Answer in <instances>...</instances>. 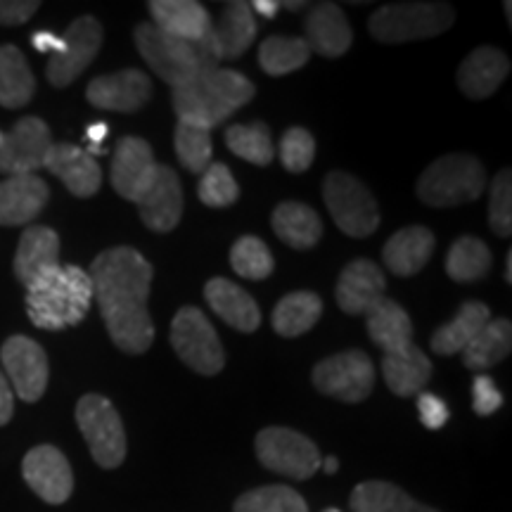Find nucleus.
<instances>
[{
	"mask_svg": "<svg viewBox=\"0 0 512 512\" xmlns=\"http://www.w3.org/2000/svg\"><path fill=\"white\" fill-rule=\"evenodd\" d=\"M88 275L112 342L124 354H145L155 342V323L147 311L155 275L150 261L133 247H112L95 256Z\"/></svg>",
	"mask_w": 512,
	"mask_h": 512,
	"instance_id": "1",
	"label": "nucleus"
},
{
	"mask_svg": "<svg viewBox=\"0 0 512 512\" xmlns=\"http://www.w3.org/2000/svg\"><path fill=\"white\" fill-rule=\"evenodd\" d=\"M254 93V83L247 76L233 69L214 67L171 88V100L178 121L211 131L245 107Z\"/></svg>",
	"mask_w": 512,
	"mask_h": 512,
	"instance_id": "2",
	"label": "nucleus"
},
{
	"mask_svg": "<svg viewBox=\"0 0 512 512\" xmlns=\"http://www.w3.org/2000/svg\"><path fill=\"white\" fill-rule=\"evenodd\" d=\"M93 304V283L79 266H57L27 287V313L41 330L79 325Z\"/></svg>",
	"mask_w": 512,
	"mask_h": 512,
	"instance_id": "3",
	"label": "nucleus"
},
{
	"mask_svg": "<svg viewBox=\"0 0 512 512\" xmlns=\"http://www.w3.org/2000/svg\"><path fill=\"white\" fill-rule=\"evenodd\" d=\"M133 38H136L140 57L171 88L181 86L204 69L219 67L221 62L211 31L200 41H183V38L166 34L152 22H143L133 31Z\"/></svg>",
	"mask_w": 512,
	"mask_h": 512,
	"instance_id": "4",
	"label": "nucleus"
},
{
	"mask_svg": "<svg viewBox=\"0 0 512 512\" xmlns=\"http://www.w3.org/2000/svg\"><path fill=\"white\" fill-rule=\"evenodd\" d=\"M486 185L484 166L477 157L446 155L422 171L418 197L427 207H458L482 197Z\"/></svg>",
	"mask_w": 512,
	"mask_h": 512,
	"instance_id": "5",
	"label": "nucleus"
},
{
	"mask_svg": "<svg viewBox=\"0 0 512 512\" xmlns=\"http://www.w3.org/2000/svg\"><path fill=\"white\" fill-rule=\"evenodd\" d=\"M456 22V10L446 3H392L370 15L368 29L380 43H408L444 34Z\"/></svg>",
	"mask_w": 512,
	"mask_h": 512,
	"instance_id": "6",
	"label": "nucleus"
},
{
	"mask_svg": "<svg viewBox=\"0 0 512 512\" xmlns=\"http://www.w3.org/2000/svg\"><path fill=\"white\" fill-rule=\"evenodd\" d=\"M76 425L86 439L95 463L114 470L126 458V432L117 408L100 394H86L76 403Z\"/></svg>",
	"mask_w": 512,
	"mask_h": 512,
	"instance_id": "7",
	"label": "nucleus"
},
{
	"mask_svg": "<svg viewBox=\"0 0 512 512\" xmlns=\"http://www.w3.org/2000/svg\"><path fill=\"white\" fill-rule=\"evenodd\" d=\"M323 200L337 228L349 238H368L380 228V209L375 197L356 176L332 171L323 183Z\"/></svg>",
	"mask_w": 512,
	"mask_h": 512,
	"instance_id": "8",
	"label": "nucleus"
},
{
	"mask_svg": "<svg viewBox=\"0 0 512 512\" xmlns=\"http://www.w3.org/2000/svg\"><path fill=\"white\" fill-rule=\"evenodd\" d=\"M171 347L190 370L200 375H219L226 366L223 344L214 325L195 306H183L171 323Z\"/></svg>",
	"mask_w": 512,
	"mask_h": 512,
	"instance_id": "9",
	"label": "nucleus"
},
{
	"mask_svg": "<svg viewBox=\"0 0 512 512\" xmlns=\"http://www.w3.org/2000/svg\"><path fill=\"white\" fill-rule=\"evenodd\" d=\"M254 451L266 470L297 479H311L320 467L318 446L290 427H264L254 439Z\"/></svg>",
	"mask_w": 512,
	"mask_h": 512,
	"instance_id": "10",
	"label": "nucleus"
},
{
	"mask_svg": "<svg viewBox=\"0 0 512 512\" xmlns=\"http://www.w3.org/2000/svg\"><path fill=\"white\" fill-rule=\"evenodd\" d=\"M311 380L320 394L344 403H358L368 399L370 392H373L375 366L366 351L349 349L342 351V354L323 358L313 368Z\"/></svg>",
	"mask_w": 512,
	"mask_h": 512,
	"instance_id": "11",
	"label": "nucleus"
},
{
	"mask_svg": "<svg viewBox=\"0 0 512 512\" xmlns=\"http://www.w3.org/2000/svg\"><path fill=\"white\" fill-rule=\"evenodd\" d=\"M102 46V27L91 15L74 19L72 27L62 36V50L50 55L46 76L55 88H67L91 67Z\"/></svg>",
	"mask_w": 512,
	"mask_h": 512,
	"instance_id": "12",
	"label": "nucleus"
},
{
	"mask_svg": "<svg viewBox=\"0 0 512 512\" xmlns=\"http://www.w3.org/2000/svg\"><path fill=\"white\" fill-rule=\"evenodd\" d=\"M0 361H3L5 375L12 384V392L19 399L34 403L46 394L48 387V356L38 342L24 335H12L5 339L0 349Z\"/></svg>",
	"mask_w": 512,
	"mask_h": 512,
	"instance_id": "13",
	"label": "nucleus"
},
{
	"mask_svg": "<svg viewBox=\"0 0 512 512\" xmlns=\"http://www.w3.org/2000/svg\"><path fill=\"white\" fill-rule=\"evenodd\" d=\"M50 145H53V136L46 121L38 117L19 119L0 143V174H36L38 169H43Z\"/></svg>",
	"mask_w": 512,
	"mask_h": 512,
	"instance_id": "14",
	"label": "nucleus"
},
{
	"mask_svg": "<svg viewBox=\"0 0 512 512\" xmlns=\"http://www.w3.org/2000/svg\"><path fill=\"white\" fill-rule=\"evenodd\" d=\"M22 477L38 498L50 505L69 501L74 491V472L60 448L41 444L34 446L22 460Z\"/></svg>",
	"mask_w": 512,
	"mask_h": 512,
	"instance_id": "15",
	"label": "nucleus"
},
{
	"mask_svg": "<svg viewBox=\"0 0 512 512\" xmlns=\"http://www.w3.org/2000/svg\"><path fill=\"white\" fill-rule=\"evenodd\" d=\"M157 162L152 155L150 143L143 138L126 136L117 143L112 157V185L128 202H136L150 188L152 178L157 174Z\"/></svg>",
	"mask_w": 512,
	"mask_h": 512,
	"instance_id": "16",
	"label": "nucleus"
},
{
	"mask_svg": "<svg viewBox=\"0 0 512 512\" xmlns=\"http://www.w3.org/2000/svg\"><path fill=\"white\" fill-rule=\"evenodd\" d=\"M150 98L152 81L140 69H124L117 74L98 76L86 88V100L98 110L107 112H138Z\"/></svg>",
	"mask_w": 512,
	"mask_h": 512,
	"instance_id": "17",
	"label": "nucleus"
},
{
	"mask_svg": "<svg viewBox=\"0 0 512 512\" xmlns=\"http://www.w3.org/2000/svg\"><path fill=\"white\" fill-rule=\"evenodd\" d=\"M140 219L152 233H171L183 216V188L171 166L159 164L150 188L138 200Z\"/></svg>",
	"mask_w": 512,
	"mask_h": 512,
	"instance_id": "18",
	"label": "nucleus"
},
{
	"mask_svg": "<svg viewBox=\"0 0 512 512\" xmlns=\"http://www.w3.org/2000/svg\"><path fill=\"white\" fill-rule=\"evenodd\" d=\"M387 283L380 266L368 259H356L344 268L337 280L335 299L339 309L349 316H366V313L384 299Z\"/></svg>",
	"mask_w": 512,
	"mask_h": 512,
	"instance_id": "19",
	"label": "nucleus"
},
{
	"mask_svg": "<svg viewBox=\"0 0 512 512\" xmlns=\"http://www.w3.org/2000/svg\"><path fill=\"white\" fill-rule=\"evenodd\" d=\"M43 166L50 174L60 178L64 188L72 192L74 197H81V200L93 197L102 185L100 164L83 147H76L72 143L50 145Z\"/></svg>",
	"mask_w": 512,
	"mask_h": 512,
	"instance_id": "20",
	"label": "nucleus"
},
{
	"mask_svg": "<svg viewBox=\"0 0 512 512\" xmlns=\"http://www.w3.org/2000/svg\"><path fill=\"white\" fill-rule=\"evenodd\" d=\"M50 190L41 176H8L0 181V226H27L48 204Z\"/></svg>",
	"mask_w": 512,
	"mask_h": 512,
	"instance_id": "21",
	"label": "nucleus"
},
{
	"mask_svg": "<svg viewBox=\"0 0 512 512\" xmlns=\"http://www.w3.org/2000/svg\"><path fill=\"white\" fill-rule=\"evenodd\" d=\"M304 41L311 53L323 57H342L351 48L354 31H351L347 15L335 3H318L304 22Z\"/></svg>",
	"mask_w": 512,
	"mask_h": 512,
	"instance_id": "22",
	"label": "nucleus"
},
{
	"mask_svg": "<svg viewBox=\"0 0 512 512\" xmlns=\"http://www.w3.org/2000/svg\"><path fill=\"white\" fill-rule=\"evenodd\" d=\"M508 72V55L494 46H482L472 50L458 67V86L467 98L484 100L498 91Z\"/></svg>",
	"mask_w": 512,
	"mask_h": 512,
	"instance_id": "23",
	"label": "nucleus"
},
{
	"mask_svg": "<svg viewBox=\"0 0 512 512\" xmlns=\"http://www.w3.org/2000/svg\"><path fill=\"white\" fill-rule=\"evenodd\" d=\"M60 266V238L48 226H29L22 233L15 254V275L24 287Z\"/></svg>",
	"mask_w": 512,
	"mask_h": 512,
	"instance_id": "24",
	"label": "nucleus"
},
{
	"mask_svg": "<svg viewBox=\"0 0 512 512\" xmlns=\"http://www.w3.org/2000/svg\"><path fill=\"white\" fill-rule=\"evenodd\" d=\"M204 297L211 311L219 316L223 323L240 332H254L261 325L259 304L254 302L252 294L242 290L228 278H211L204 287Z\"/></svg>",
	"mask_w": 512,
	"mask_h": 512,
	"instance_id": "25",
	"label": "nucleus"
},
{
	"mask_svg": "<svg viewBox=\"0 0 512 512\" xmlns=\"http://www.w3.org/2000/svg\"><path fill=\"white\" fill-rule=\"evenodd\" d=\"M434 252V233L425 226L401 228L387 240L382 249V259L389 271L399 278H411L418 275Z\"/></svg>",
	"mask_w": 512,
	"mask_h": 512,
	"instance_id": "26",
	"label": "nucleus"
},
{
	"mask_svg": "<svg viewBox=\"0 0 512 512\" xmlns=\"http://www.w3.org/2000/svg\"><path fill=\"white\" fill-rule=\"evenodd\" d=\"M147 8L155 27L183 41H200L214 27L209 10L195 0H152Z\"/></svg>",
	"mask_w": 512,
	"mask_h": 512,
	"instance_id": "27",
	"label": "nucleus"
},
{
	"mask_svg": "<svg viewBox=\"0 0 512 512\" xmlns=\"http://www.w3.org/2000/svg\"><path fill=\"white\" fill-rule=\"evenodd\" d=\"M382 375L396 396H415L422 394V389L430 382L432 361L425 351L411 344V347L394 351V354H384Z\"/></svg>",
	"mask_w": 512,
	"mask_h": 512,
	"instance_id": "28",
	"label": "nucleus"
},
{
	"mask_svg": "<svg viewBox=\"0 0 512 512\" xmlns=\"http://www.w3.org/2000/svg\"><path fill=\"white\" fill-rule=\"evenodd\" d=\"M256 31L259 29H256V19L249 3H242V0L226 3L219 24L211 27V36H214L221 60H238L245 55L252 48Z\"/></svg>",
	"mask_w": 512,
	"mask_h": 512,
	"instance_id": "29",
	"label": "nucleus"
},
{
	"mask_svg": "<svg viewBox=\"0 0 512 512\" xmlns=\"http://www.w3.org/2000/svg\"><path fill=\"white\" fill-rule=\"evenodd\" d=\"M491 320V311L484 302H465L451 323L441 325L432 335V351L439 356L463 354L467 344L482 332Z\"/></svg>",
	"mask_w": 512,
	"mask_h": 512,
	"instance_id": "30",
	"label": "nucleus"
},
{
	"mask_svg": "<svg viewBox=\"0 0 512 512\" xmlns=\"http://www.w3.org/2000/svg\"><path fill=\"white\" fill-rule=\"evenodd\" d=\"M366 328L368 335L384 354H394L413 344V323L406 309L396 304L394 299L384 297L380 304L373 306L368 313Z\"/></svg>",
	"mask_w": 512,
	"mask_h": 512,
	"instance_id": "31",
	"label": "nucleus"
},
{
	"mask_svg": "<svg viewBox=\"0 0 512 512\" xmlns=\"http://www.w3.org/2000/svg\"><path fill=\"white\" fill-rule=\"evenodd\" d=\"M273 230L292 249H311L323 238V221L304 202H283L273 211Z\"/></svg>",
	"mask_w": 512,
	"mask_h": 512,
	"instance_id": "32",
	"label": "nucleus"
},
{
	"mask_svg": "<svg viewBox=\"0 0 512 512\" xmlns=\"http://www.w3.org/2000/svg\"><path fill=\"white\" fill-rule=\"evenodd\" d=\"M36 93V79L27 57L15 46H0V105L19 110Z\"/></svg>",
	"mask_w": 512,
	"mask_h": 512,
	"instance_id": "33",
	"label": "nucleus"
},
{
	"mask_svg": "<svg viewBox=\"0 0 512 512\" xmlns=\"http://www.w3.org/2000/svg\"><path fill=\"white\" fill-rule=\"evenodd\" d=\"M349 505L354 512H439L392 482H361L351 491Z\"/></svg>",
	"mask_w": 512,
	"mask_h": 512,
	"instance_id": "34",
	"label": "nucleus"
},
{
	"mask_svg": "<svg viewBox=\"0 0 512 512\" xmlns=\"http://www.w3.org/2000/svg\"><path fill=\"white\" fill-rule=\"evenodd\" d=\"M323 313V299L313 292H292L280 299L273 309V330L280 337H302L318 323Z\"/></svg>",
	"mask_w": 512,
	"mask_h": 512,
	"instance_id": "35",
	"label": "nucleus"
},
{
	"mask_svg": "<svg viewBox=\"0 0 512 512\" xmlns=\"http://www.w3.org/2000/svg\"><path fill=\"white\" fill-rule=\"evenodd\" d=\"M512 349V325L510 320L496 318L467 344L463 351V366L470 370H489L498 366Z\"/></svg>",
	"mask_w": 512,
	"mask_h": 512,
	"instance_id": "36",
	"label": "nucleus"
},
{
	"mask_svg": "<svg viewBox=\"0 0 512 512\" xmlns=\"http://www.w3.org/2000/svg\"><path fill=\"white\" fill-rule=\"evenodd\" d=\"M491 264H494L491 249L475 235H463L448 249L446 273L456 283H477L489 275Z\"/></svg>",
	"mask_w": 512,
	"mask_h": 512,
	"instance_id": "37",
	"label": "nucleus"
},
{
	"mask_svg": "<svg viewBox=\"0 0 512 512\" xmlns=\"http://www.w3.org/2000/svg\"><path fill=\"white\" fill-rule=\"evenodd\" d=\"M311 50L299 36H268L259 48V64L268 76H285L309 62Z\"/></svg>",
	"mask_w": 512,
	"mask_h": 512,
	"instance_id": "38",
	"label": "nucleus"
},
{
	"mask_svg": "<svg viewBox=\"0 0 512 512\" xmlns=\"http://www.w3.org/2000/svg\"><path fill=\"white\" fill-rule=\"evenodd\" d=\"M226 145L235 157L245 159L249 164L268 166L273 162L271 128L264 121L230 126L226 131Z\"/></svg>",
	"mask_w": 512,
	"mask_h": 512,
	"instance_id": "39",
	"label": "nucleus"
},
{
	"mask_svg": "<svg viewBox=\"0 0 512 512\" xmlns=\"http://www.w3.org/2000/svg\"><path fill=\"white\" fill-rule=\"evenodd\" d=\"M233 512H309V505L292 486L268 484L242 494Z\"/></svg>",
	"mask_w": 512,
	"mask_h": 512,
	"instance_id": "40",
	"label": "nucleus"
},
{
	"mask_svg": "<svg viewBox=\"0 0 512 512\" xmlns=\"http://www.w3.org/2000/svg\"><path fill=\"white\" fill-rule=\"evenodd\" d=\"M176 155L181 159V164L190 174L202 176L211 164V131L195 124H183L178 121L176 133Z\"/></svg>",
	"mask_w": 512,
	"mask_h": 512,
	"instance_id": "41",
	"label": "nucleus"
},
{
	"mask_svg": "<svg viewBox=\"0 0 512 512\" xmlns=\"http://www.w3.org/2000/svg\"><path fill=\"white\" fill-rule=\"evenodd\" d=\"M230 266L247 280H266L273 273V254L256 235H245L230 249Z\"/></svg>",
	"mask_w": 512,
	"mask_h": 512,
	"instance_id": "42",
	"label": "nucleus"
},
{
	"mask_svg": "<svg viewBox=\"0 0 512 512\" xmlns=\"http://www.w3.org/2000/svg\"><path fill=\"white\" fill-rule=\"evenodd\" d=\"M197 195H200V200L207 204V207L223 209V207H230V204L238 202L240 185H238V181H235L233 171H230L226 164L211 162L207 166V171L202 174Z\"/></svg>",
	"mask_w": 512,
	"mask_h": 512,
	"instance_id": "43",
	"label": "nucleus"
},
{
	"mask_svg": "<svg viewBox=\"0 0 512 512\" xmlns=\"http://www.w3.org/2000/svg\"><path fill=\"white\" fill-rule=\"evenodd\" d=\"M316 159V140L306 128H287L280 140V162L290 174H304Z\"/></svg>",
	"mask_w": 512,
	"mask_h": 512,
	"instance_id": "44",
	"label": "nucleus"
},
{
	"mask_svg": "<svg viewBox=\"0 0 512 512\" xmlns=\"http://www.w3.org/2000/svg\"><path fill=\"white\" fill-rule=\"evenodd\" d=\"M489 226L498 238H510L512 233V174L503 169L491 185Z\"/></svg>",
	"mask_w": 512,
	"mask_h": 512,
	"instance_id": "45",
	"label": "nucleus"
},
{
	"mask_svg": "<svg viewBox=\"0 0 512 512\" xmlns=\"http://www.w3.org/2000/svg\"><path fill=\"white\" fill-rule=\"evenodd\" d=\"M503 406V394L498 392L496 382L489 375L479 373L472 382V408L479 418L494 415Z\"/></svg>",
	"mask_w": 512,
	"mask_h": 512,
	"instance_id": "46",
	"label": "nucleus"
},
{
	"mask_svg": "<svg viewBox=\"0 0 512 512\" xmlns=\"http://www.w3.org/2000/svg\"><path fill=\"white\" fill-rule=\"evenodd\" d=\"M418 413H420V422L427 427V430H441V427L448 422V418H451L446 401L430 392L418 394Z\"/></svg>",
	"mask_w": 512,
	"mask_h": 512,
	"instance_id": "47",
	"label": "nucleus"
},
{
	"mask_svg": "<svg viewBox=\"0 0 512 512\" xmlns=\"http://www.w3.org/2000/svg\"><path fill=\"white\" fill-rule=\"evenodd\" d=\"M38 8H41L38 0H0V24L17 27V24L29 22Z\"/></svg>",
	"mask_w": 512,
	"mask_h": 512,
	"instance_id": "48",
	"label": "nucleus"
},
{
	"mask_svg": "<svg viewBox=\"0 0 512 512\" xmlns=\"http://www.w3.org/2000/svg\"><path fill=\"white\" fill-rule=\"evenodd\" d=\"M12 413H15V396H12L8 377L0 370V427L8 425L12 420Z\"/></svg>",
	"mask_w": 512,
	"mask_h": 512,
	"instance_id": "49",
	"label": "nucleus"
},
{
	"mask_svg": "<svg viewBox=\"0 0 512 512\" xmlns=\"http://www.w3.org/2000/svg\"><path fill=\"white\" fill-rule=\"evenodd\" d=\"M31 43H34L38 53L57 55L62 50V36H55L53 31H38V34L31 36Z\"/></svg>",
	"mask_w": 512,
	"mask_h": 512,
	"instance_id": "50",
	"label": "nucleus"
},
{
	"mask_svg": "<svg viewBox=\"0 0 512 512\" xmlns=\"http://www.w3.org/2000/svg\"><path fill=\"white\" fill-rule=\"evenodd\" d=\"M249 8H252V12H256V15H261L266 19H275V15H278V10H280V3L278 0H254Z\"/></svg>",
	"mask_w": 512,
	"mask_h": 512,
	"instance_id": "51",
	"label": "nucleus"
},
{
	"mask_svg": "<svg viewBox=\"0 0 512 512\" xmlns=\"http://www.w3.org/2000/svg\"><path fill=\"white\" fill-rule=\"evenodd\" d=\"M107 136H110V126H107L105 121H95V124L88 126L86 131V138L91 145H100Z\"/></svg>",
	"mask_w": 512,
	"mask_h": 512,
	"instance_id": "52",
	"label": "nucleus"
},
{
	"mask_svg": "<svg viewBox=\"0 0 512 512\" xmlns=\"http://www.w3.org/2000/svg\"><path fill=\"white\" fill-rule=\"evenodd\" d=\"M323 467H325V472H328V475H335V472L339 470V460L330 456L328 460H325V465H323Z\"/></svg>",
	"mask_w": 512,
	"mask_h": 512,
	"instance_id": "53",
	"label": "nucleus"
},
{
	"mask_svg": "<svg viewBox=\"0 0 512 512\" xmlns=\"http://www.w3.org/2000/svg\"><path fill=\"white\" fill-rule=\"evenodd\" d=\"M285 8L292 10V12H297V10L306 8V3H304V0H290V3H285Z\"/></svg>",
	"mask_w": 512,
	"mask_h": 512,
	"instance_id": "54",
	"label": "nucleus"
},
{
	"mask_svg": "<svg viewBox=\"0 0 512 512\" xmlns=\"http://www.w3.org/2000/svg\"><path fill=\"white\" fill-rule=\"evenodd\" d=\"M505 280L512 283V252L508 254V264H505Z\"/></svg>",
	"mask_w": 512,
	"mask_h": 512,
	"instance_id": "55",
	"label": "nucleus"
},
{
	"mask_svg": "<svg viewBox=\"0 0 512 512\" xmlns=\"http://www.w3.org/2000/svg\"><path fill=\"white\" fill-rule=\"evenodd\" d=\"M325 512H339V510H337V508H328Z\"/></svg>",
	"mask_w": 512,
	"mask_h": 512,
	"instance_id": "56",
	"label": "nucleus"
},
{
	"mask_svg": "<svg viewBox=\"0 0 512 512\" xmlns=\"http://www.w3.org/2000/svg\"><path fill=\"white\" fill-rule=\"evenodd\" d=\"M3 136H5V133H3V131H0V143H3Z\"/></svg>",
	"mask_w": 512,
	"mask_h": 512,
	"instance_id": "57",
	"label": "nucleus"
}]
</instances>
